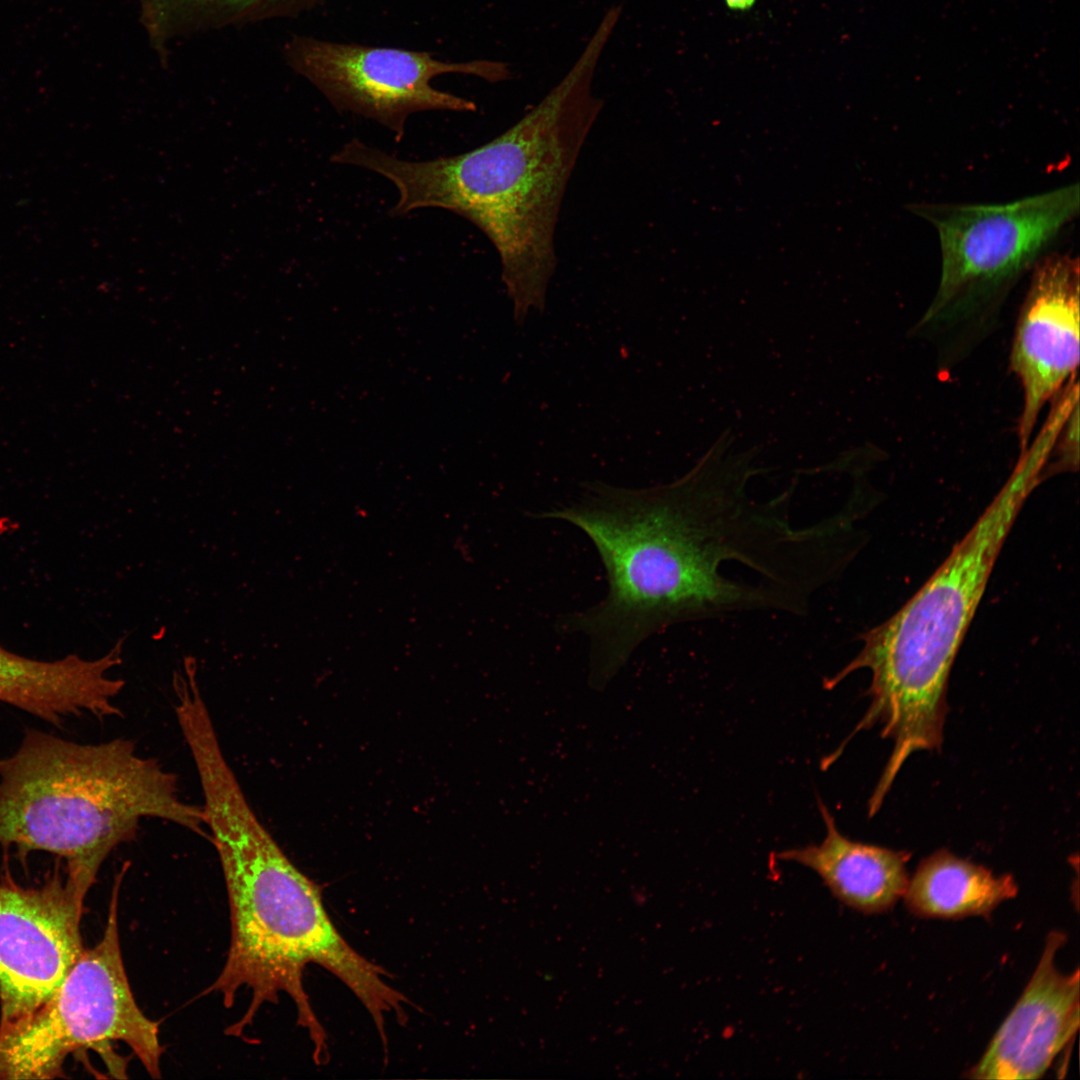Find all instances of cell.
<instances>
[{
    "label": "cell",
    "mask_w": 1080,
    "mask_h": 1080,
    "mask_svg": "<svg viewBox=\"0 0 1080 1080\" xmlns=\"http://www.w3.org/2000/svg\"><path fill=\"white\" fill-rule=\"evenodd\" d=\"M541 518L569 522L591 540L607 578L605 597L565 616L564 631L589 640V680L605 686L648 638L685 622L740 613L754 561L749 523L726 495L687 474L659 487L591 483Z\"/></svg>",
    "instance_id": "obj_1"
},
{
    "label": "cell",
    "mask_w": 1080,
    "mask_h": 1080,
    "mask_svg": "<svg viewBox=\"0 0 1080 1080\" xmlns=\"http://www.w3.org/2000/svg\"><path fill=\"white\" fill-rule=\"evenodd\" d=\"M591 67H575L512 127L473 150L411 161L354 138L333 161L391 181L399 195L393 216L441 208L478 227L499 255L515 320L522 322L545 303L565 189L602 107L591 95Z\"/></svg>",
    "instance_id": "obj_2"
},
{
    "label": "cell",
    "mask_w": 1080,
    "mask_h": 1080,
    "mask_svg": "<svg viewBox=\"0 0 1080 1080\" xmlns=\"http://www.w3.org/2000/svg\"><path fill=\"white\" fill-rule=\"evenodd\" d=\"M202 810L209 839L227 888L231 940L226 962L213 984L226 1007L241 989L251 1001L227 1032L241 1035L261 1006L279 993L294 1001L298 1023L314 1044V1058L326 1056V1035L303 987V970L315 963L338 977L371 1014L381 1038L386 1016L404 1017L407 999L383 979L338 932L324 908L319 887L288 859L254 813L223 756L199 763Z\"/></svg>",
    "instance_id": "obj_3"
},
{
    "label": "cell",
    "mask_w": 1080,
    "mask_h": 1080,
    "mask_svg": "<svg viewBox=\"0 0 1080 1080\" xmlns=\"http://www.w3.org/2000/svg\"><path fill=\"white\" fill-rule=\"evenodd\" d=\"M1039 464L1020 458L1010 477L918 592L892 617L862 636L858 655L824 687L870 670V706L854 732L876 724L893 743L880 780L894 782L908 757L939 750L949 674L984 594L1000 550L1030 493Z\"/></svg>",
    "instance_id": "obj_4"
},
{
    "label": "cell",
    "mask_w": 1080,
    "mask_h": 1080,
    "mask_svg": "<svg viewBox=\"0 0 1080 1080\" xmlns=\"http://www.w3.org/2000/svg\"><path fill=\"white\" fill-rule=\"evenodd\" d=\"M144 818L209 839L202 807L183 800L177 776L130 739L78 743L32 728L0 758L1 847L52 853L90 887Z\"/></svg>",
    "instance_id": "obj_5"
},
{
    "label": "cell",
    "mask_w": 1080,
    "mask_h": 1080,
    "mask_svg": "<svg viewBox=\"0 0 1080 1080\" xmlns=\"http://www.w3.org/2000/svg\"><path fill=\"white\" fill-rule=\"evenodd\" d=\"M115 880L101 940L83 952L54 993L28 1015L0 1026V1079H53L63 1076L67 1057L82 1049L101 1053L115 1077L126 1064L111 1050L122 1041L148 1074L161 1077L163 1048L158 1024L133 996L120 946Z\"/></svg>",
    "instance_id": "obj_6"
},
{
    "label": "cell",
    "mask_w": 1080,
    "mask_h": 1080,
    "mask_svg": "<svg viewBox=\"0 0 1080 1080\" xmlns=\"http://www.w3.org/2000/svg\"><path fill=\"white\" fill-rule=\"evenodd\" d=\"M1077 183L1004 204L920 202L937 231L940 281L921 327L947 328L996 306L1078 215Z\"/></svg>",
    "instance_id": "obj_7"
},
{
    "label": "cell",
    "mask_w": 1080,
    "mask_h": 1080,
    "mask_svg": "<svg viewBox=\"0 0 1080 1080\" xmlns=\"http://www.w3.org/2000/svg\"><path fill=\"white\" fill-rule=\"evenodd\" d=\"M284 54L289 66L312 83L339 111L372 119L404 136L414 113L428 110L473 112L474 102L438 90L431 81L459 73L503 80L505 65L490 61L446 62L430 53L393 47H372L295 36Z\"/></svg>",
    "instance_id": "obj_8"
},
{
    "label": "cell",
    "mask_w": 1080,
    "mask_h": 1080,
    "mask_svg": "<svg viewBox=\"0 0 1080 1080\" xmlns=\"http://www.w3.org/2000/svg\"><path fill=\"white\" fill-rule=\"evenodd\" d=\"M89 889L57 869L39 887L0 884V1026L44 1003L83 952Z\"/></svg>",
    "instance_id": "obj_9"
},
{
    "label": "cell",
    "mask_w": 1080,
    "mask_h": 1080,
    "mask_svg": "<svg viewBox=\"0 0 1080 1080\" xmlns=\"http://www.w3.org/2000/svg\"><path fill=\"white\" fill-rule=\"evenodd\" d=\"M1079 261L1045 254L1032 268L1010 354L1023 405L1020 453L1030 444L1040 413L1074 379L1079 365Z\"/></svg>",
    "instance_id": "obj_10"
},
{
    "label": "cell",
    "mask_w": 1080,
    "mask_h": 1080,
    "mask_svg": "<svg viewBox=\"0 0 1080 1080\" xmlns=\"http://www.w3.org/2000/svg\"><path fill=\"white\" fill-rule=\"evenodd\" d=\"M1065 941L1064 933H1049L1030 981L967 1077L1039 1079L1077 1033L1079 970L1063 974L1055 966Z\"/></svg>",
    "instance_id": "obj_11"
},
{
    "label": "cell",
    "mask_w": 1080,
    "mask_h": 1080,
    "mask_svg": "<svg viewBox=\"0 0 1080 1080\" xmlns=\"http://www.w3.org/2000/svg\"><path fill=\"white\" fill-rule=\"evenodd\" d=\"M119 661V647L97 660L39 661L0 646V701L55 726L83 715L120 716L115 699L124 683L107 675Z\"/></svg>",
    "instance_id": "obj_12"
},
{
    "label": "cell",
    "mask_w": 1080,
    "mask_h": 1080,
    "mask_svg": "<svg viewBox=\"0 0 1080 1080\" xmlns=\"http://www.w3.org/2000/svg\"><path fill=\"white\" fill-rule=\"evenodd\" d=\"M819 810L826 828L823 840L778 852L776 857L814 871L838 901L858 912L876 914L892 908L908 887L910 853L853 841L838 830L821 801Z\"/></svg>",
    "instance_id": "obj_13"
},
{
    "label": "cell",
    "mask_w": 1080,
    "mask_h": 1080,
    "mask_svg": "<svg viewBox=\"0 0 1080 1080\" xmlns=\"http://www.w3.org/2000/svg\"><path fill=\"white\" fill-rule=\"evenodd\" d=\"M1017 892L1012 875L995 876L982 865L940 849L921 861L903 897L919 917L962 918L987 915Z\"/></svg>",
    "instance_id": "obj_14"
},
{
    "label": "cell",
    "mask_w": 1080,
    "mask_h": 1080,
    "mask_svg": "<svg viewBox=\"0 0 1080 1080\" xmlns=\"http://www.w3.org/2000/svg\"><path fill=\"white\" fill-rule=\"evenodd\" d=\"M727 7L734 11H746L754 6L756 0H724Z\"/></svg>",
    "instance_id": "obj_15"
}]
</instances>
